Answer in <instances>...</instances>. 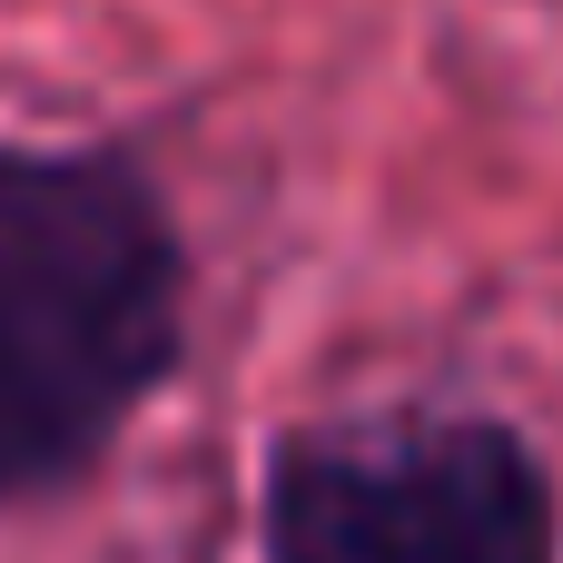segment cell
I'll use <instances>...</instances> for the list:
<instances>
[{
  "label": "cell",
  "mask_w": 563,
  "mask_h": 563,
  "mask_svg": "<svg viewBox=\"0 0 563 563\" xmlns=\"http://www.w3.org/2000/svg\"><path fill=\"white\" fill-rule=\"evenodd\" d=\"M267 563H563V485L495 416L307 426L267 455Z\"/></svg>",
  "instance_id": "obj_2"
},
{
  "label": "cell",
  "mask_w": 563,
  "mask_h": 563,
  "mask_svg": "<svg viewBox=\"0 0 563 563\" xmlns=\"http://www.w3.org/2000/svg\"><path fill=\"white\" fill-rule=\"evenodd\" d=\"M188 257L119 148H0V505L69 485L178 366Z\"/></svg>",
  "instance_id": "obj_1"
}]
</instances>
